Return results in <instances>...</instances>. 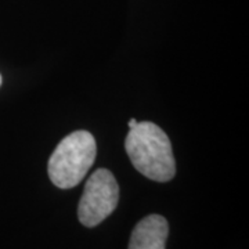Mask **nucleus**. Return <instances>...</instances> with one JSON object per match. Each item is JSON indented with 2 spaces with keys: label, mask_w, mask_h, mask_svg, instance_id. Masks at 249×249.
Segmentation results:
<instances>
[{
  "label": "nucleus",
  "mask_w": 249,
  "mask_h": 249,
  "mask_svg": "<svg viewBox=\"0 0 249 249\" xmlns=\"http://www.w3.org/2000/svg\"><path fill=\"white\" fill-rule=\"evenodd\" d=\"M139 124V122H137V119L132 118V119L129 121V129H133V127H136V124Z\"/></svg>",
  "instance_id": "obj_5"
},
{
  "label": "nucleus",
  "mask_w": 249,
  "mask_h": 249,
  "mask_svg": "<svg viewBox=\"0 0 249 249\" xmlns=\"http://www.w3.org/2000/svg\"><path fill=\"white\" fill-rule=\"evenodd\" d=\"M169 224L160 214H150L136 224L132 231L129 249H165Z\"/></svg>",
  "instance_id": "obj_4"
},
{
  "label": "nucleus",
  "mask_w": 249,
  "mask_h": 249,
  "mask_svg": "<svg viewBox=\"0 0 249 249\" xmlns=\"http://www.w3.org/2000/svg\"><path fill=\"white\" fill-rule=\"evenodd\" d=\"M119 201V186L115 176L107 169H97L85 184L78 206L79 222L96 227L115 211Z\"/></svg>",
  "instance_id": "obj_3"
},
{
  "label": "nucleus",
  "mask_w": 249,
  "mask_h": 249,
  "mask_svg": "<svg viewBox=\"0 0 249 249\" xmlns=\"http://www.w3.org/2000/svg\"><path fill=\"white\" fill-rule=\"evenodd\" d=\"M97 145L86 130H78L64 137L52 154L47 172L54 186L72 188L78 186L94 163Z\"/></svg>",
  "instance_id": "obj_2"
},
{
  "label": "nucleus",
  "mask_w": 249,
  "mask_h": 249,
  "mask_svg": "<svg viewBox=\"0 0 249 249\" xmlns=\"http://www.w3.org/2000/svg\"><path fill=\"white\" fill-rule=\"evenodd\" d=\"M124 148L133 166L145 178L165 183L176 173V162L169 137L158 124L139 122L129 130Z\"/></svg>",
  "instance_id": "obj_1"
},
{
  "label": "nucleus",
  "mask_w": 249,
  "mask_h": 249,
  "mask_svg": "<svg viewBox=\"0 0 249 249\" xmlns=\"http://www.w3.org/2000/svg\"><path fill=\"white\" fill-rule=\"evenodd\" d=\"M0 85H1V75H0Z\"/></svg>",
  "instance_id": "obj_6"
}]
</instances>
